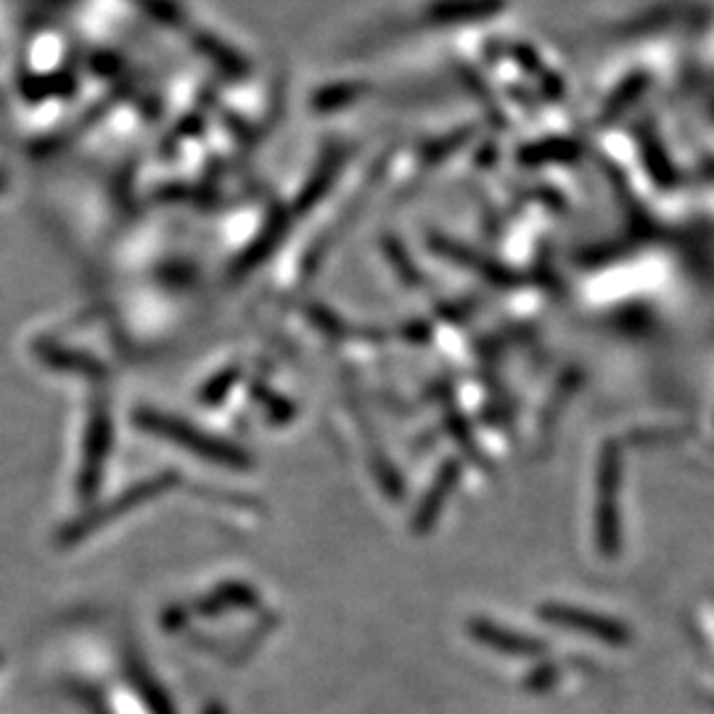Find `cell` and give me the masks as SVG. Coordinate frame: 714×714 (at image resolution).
I'll list each match as a JSON object with an SVG mask.
<instances>
[{
	"label": "cell",
	"instance_id": "3957f363",
	"mask_svg": "<svg viewBox=\"0 0 714 714\" xmlns=\"http://www.w3.org/2000/svg\"><path fill=\"white\" fill-rule=\"evenodd\" d=\"M541 617L548 622V625L572 629V633L591 635V638L601 643H625L627 638L625 627L617 625V622L601 617V614L587 612V608H579V606L545 604L541 608Z\"/></svg>",
	"mask_w": 714,
	"mask_h": 714
},
{
	"label": "cell",
	"instance_id": "9c48e42d",
	"mask_svg": "<svg viewBox=\"0 0 714 714\" xmlns=\"http://www.w3.org/2000/svg\"><path fill=\"white\" fill-rule=\"evenodd\" d=\"M257 604V593L241 583H226L209 593L199 604V612L207 617H215L220 612H234V608H251Z\"/></svg>",
	"mask_w": 714,
	"mask_h": 714
},
{
	"label": "cell",
	"instance_id": "52a82bcc",
	"mask_svg": "<svg viewBox=\"0 0 714 714\" xmlns=\"http://www.w3.org/2000/svg\"><path fill=\"white\" fill-rule=\"evenodd\" d=\"M458 479H460V464L458 460H447V464L439 468L437 479H434V485L429 487V493H426L422 506H418L416 522H413V529H416L418 535H424V532L432 529V524L437 522L439 510H443L445 500L450 498V489L455 487V482Z\"/></svg>",
	"mask_w": 714,
	"mask_h": 714
},
{
	"label": "cell",
	"instance_id": "6da1fadb",
	"mask_svg": "<svg viewBox=\"0 0 714 714\" xmlns=\"http://www.w3.org/2000/svg\"><path fill=\"white\" fill-rule=\"evenodd\" d=\"M136 424L141 426L143 432L157 434V437L167 439V443L186 447L188 453L199 455V458L209 460V464H220L230 468H244L249 466V455L241 450V447L226 443V439L212 437V434L196 429L194 424L184 422V418L167 416V413L157 410H138Z\"/></svg>",
	"mask_w": 714,
	"mask_h": 714
},
{
	"label": "cell",
	"instance_id": "5b68a950",
	"mask_svg": "<svg viewBox=\"0 0 714 714\" xmlns=\"http://www.w3.org/2000/svg\"><path fill=\"white\" fill-rule=\"evenodd\" d=\"M598 508H595V522H598V543L604 551L614 548L617 541V514H614V500H617V450L608 447L601 455L598 468Z\"/></svg>",
	"mask_w": 714,
	"mask_h": 714
},
{
	"label": "cell",
	"instance_id": "8fae6325",
	"mask_svg": "<svg viewBox=\"0 0 714 714\" xmlns=\"http://www.w3.org/2000/svg\"><path fill=\"white\" fill-rule=\"evenodd\" d=\"M207 714H226V712H220V706H209Z\"/></svg>",
	"mask_w": 714,
	"mask_h": 714
},
{
	"label": "cell",
	"instance_id": "30bf717a",
	"mask_svg": "<svg viewBox=\"0 0 714 714\" xmlns=\"http://www.w3.org/2000/svg\"><path fill=\"white\" fill-rule=\"evenodd\" d=\"M86 704L90 706V712H93V714H109L107 710H103V704L98 702V698H93V696H86Z\"/></svg>",
	"mask_w": 714,
	"mask_h": 714
},
{
	"label": "cell",
	"instance_id": "ba28073f",
	"mask_svg": "<svg viewBox=\"0 0 714 714\" xmlns=\"http://www.w3.org/2000/svg\"><path fill=\"white\" fill-rule=\"evenodd\" d=\"M128 672H130L132 685H136V691L141 693V698L146 702V706H149L151 714H175L170 696H167V693L162 691V685L153 681V675L143 664V660L130 656Z\"/></svg>",
	"mask_w": 714,
	"mask_h": 714
},
{
	"label": "cell",
	"instance_id": "7a4b0ae2",
	"mask_svg": "<svg viewBox=\"0 0 714 714\" xmlns=\"http://www.w3.org/2000/svg\"><path fill=\"white\" fill-rule=\"evenodd\" d=\"M175 485H178V476L175 474H159V476H151V479L141 482V485H132L130 489H125L119 498L103 503L101 508L90 510L88 516H82V519L69 524V527L65 529V535H61V543L65 545L82 543L86 537L93 535L96 529H101L111 522L122 519L128 510L143 506V503H149L151 498H157V495L167 493V489H172Z\"/></svg>",
	"mask_w": 714,
	"mask_h": 714
},
{
	"label": "cell",
	"instance_id": "277c9868",
	"mask_svg": "<svg viewBox=\"0 0 714 714\" xmlns=\"http://www.w3.org/2000/svg\"><path fill=\"white\" fill-rule=\"evenodd\" d=\"M111 447V422L109 413L98 408L88 424L86 455H82V474H80V493L82 498H90L101 485L103 466H107Z\"/></svg>",
	"mask_w": 714,
	"mask_h": 714
},
{
	"label": "cell",
	"instance_id": "8992f818",
	"mask_svg": "<svg viewBox=\"0 0 714 714\" xmlns=\"http://www.w3.org/2000/svg\"><path fill=\"white\" fill-rule=\"evenodd\" d=\"M468 633H472V638L476 643H482V646L498 651V654H506V656H541L545 651V643L537 641L535 635L495 625V622H487V619H472Z\"/></svg>",
	"mask_w": 714,
	"mask_h": 714
}]
</instances>
